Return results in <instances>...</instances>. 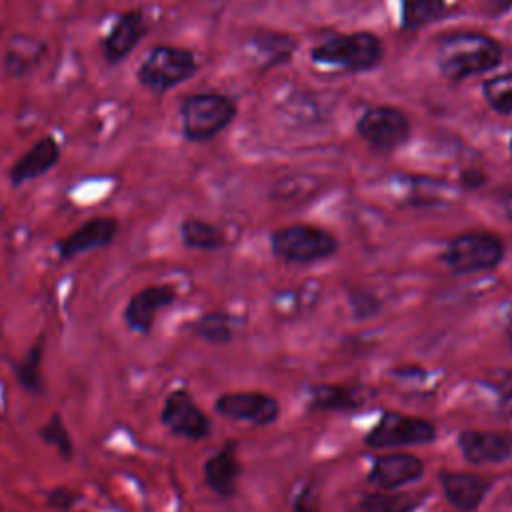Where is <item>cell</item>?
<instances>
[{
	"mask_svg": "<svg viewBox=\"0 0 512 512\" xmlns=\"http://www.w3.org/2000/svg\"><path fill=\"white\" fill-rule=\"evenodd\" d=\"M176 298H178V292L172 284H150L136 290L128 298L122 312L126 328L136 334H150L156 314L162 308L174 304Z\"/></svg>",
	"mask_w": 512,
	"mask_h": 512,
	"instance_id": "obj_11",
	"label": "cell"
},
{
	"mask_svg": "<svg viewBox=\"0 0 512 512\" xmlns=\"http://www.w3.org/2000/svg\"><path fill=\"white\" fill-rule=\"evenodd\" d=\"M180 238L184 246L194 250H218L226 244L224 230L200 218H186L180 224Z\"/></svg>",
	"mask_w": 512,
	"mask_h": 512,
	"instance_id": "obj_22",
	"label": "cell"
},
{
	"mask_svg": "<svg viewBox=\"0 0 512 512\" xmlns=\"http://www.w3.org/2000/svg\"><path fill=\"white\" fill-rule=\"evenodd\" d=\"M120 224L114 216H92L74 228L70 234L56 242V254L60 262H70L90 250L106 248L118 236Z\"/></svg>",
	"mask_w": 512,
	"mask_h": 512,
	"instance_id": "obj_10",
	"label": "cell"
},
{
	"mask_svg": "<svg viewBox=\"0 0 512 512\" xmlns=\"http://www.w3.org/2000/svg\"><path fill=\"white\" fill-rule=\"evenodd\" d=\"M204 482L206 486L220 494V496H232L236 492V480L240 476V464L236 456V444L228 442L218 452H214L204 462Z\"/></svg>",
	"mask_w": 512,
	"mask_h": 512,
	"instance_id": "obj_18",
	"label": "cell"
},
{
	"mask_svg": "<svg viewBox=\"0 0 512 512\" xmlns=\"http://www.w3.org/2000/svg\"><path fill=\"white\" fill-rule=\"evenodd\" d=\"M254 46H256V52L260 54V58L264 62H278V60H284L292 48H294V42L286 36H276V34H264V36H258L254 40Z\"/></svg>",
	"mask_w": 512,
	"mask_h": 512,
	"instance_id": "obj_28",
	"label": "cell"
},
{
	"mask_svg": "<svg viewBox=\"0 0 512 512\" xmlns=\"http://www.w3.org/2000/svg\"><path fill=\"white\" fill-rule=\"evenodd\" d=\"M382 56L380 40L368 32L332 38L314 48L312 58L322 64L340 66L348 70H364L374 66Z\"/></svg>",
	"mask_w": 512,
	"mask_h": 512,
	"instance_id": "obj_6",
	"label": "cell"
},
{
	"mask_svg": "<svg viewBox=\"0 0 512 512\" xmlns=\"http://www.w3.org/2000/svg\"><path fill=\"white\" fill-rule=\"evenodd\" d=\"M40 438L44 444L52 446L58 456L62 460H72L74 458V442H72V434L66 426V422L62 420V416L58 412L50 414L48 420L42 424L40 428Z\"/></svg>",
	"mask_w": 512,
	"mask_h": 512,
	"instance_id": "obj_24",
	"label": "cell"
},
{
	"mask_svg": "<svg viewBox=\"0 0 512 512\" xmlns=\"http://www.w3.org/2000/svg\"><path fill=\"white\" fill-rule=\"evenodd\" d=\"M82 494L70 486H56L46 494V508L56 510V512H70L76 508V504L80 502Z\"/></svg>",
	"mask_w": 512,
	"mask_h": 512,
	"instance_id": "obj_30",
	"label": "cell"
},
{
	"mask_svg": "<svg viewBox=\"0 0 512 512\" xmlns=\"http://www.w3.org/2000/svg\"><path fill=\"white\" fill-rule=\"evenodd\" d=\"M62 158V146L54 136L38 138L8 170L10 184L14 188L24 186L30 180H36L48 174Z\"/></svg>",
	"mask_w": 512,
	"mask_h": 512,
	"instance_id": "obj_14",
	"label": "cell"
},
{
	"mask_svg": "<svg viewBox=\"0 0 512 512\" xmlns=\"http://www.w3.org/2000/svg\"><path fill=\"white\" fill-rule=\"evenodd\" d=\"M192 332L210 344H226L232 340V318L224 312H208L192 324Z\"/></svg>",
	"mask_w": 512,
	"mask_h": 512,
	"instance_id": "obj_25",
	"label": "cell"
},
{
	"mask_svg": "<svg viewBox=\"0 0 512 512\" xmlns=\"http://www.w3.org/2000/svg\"><path fill=\"white\" fill-rule=\"evenodd\" d=\"M2 32H4V28H2V24H0V38H2Z\"/></svg>",
	"mask_w": 512,
	"mask_h": 512,
	"instance_id": "obj_34",
	"label": "cell"
},
{
	"mask_svg": "<svg viewBox=\"0 0 512 512\" xmlns=\"http://www.w3.org/2000/svg\"><path fill=\"white\" fill-rule=\"evenodd\" d=\"M196 58L190 50L170 44L152 46L136 70L138 84L154 96H162L196 74Z\"/></svg>",
	"mask_w": 512,
	"mask_h": 512,
	"instance_id": "obj_2",
	"label": "cell"
},
{
	"mask_svg": "<svg viewBox=\"0 0 512 512\" xmlns=\"http://www.w3.org/2000/svg\"><path fill=\"white\" fill-rule=\"evenodd\" d=\"M510 150H512V142H510Z\"/></svg>",
	"mask_w": 512,
	"mask_h": 512,
	"instance_id": "obj_35",
	"label": "cell"
},
{
	"mask_svg": "<svg viewBox=\"0 0 512 512\" xmlns=\"http://www.w3.org/2000/svg\"><path fill=\"white\" fill-rule=\"evenodd\" d=\"M484 94L492 108L502 114H512V72L488 80Z\"/></svg>",
	"mask_w": 512,
	"mask_h": 512,
	"instance_id": "obj_27",
	"label": "cell"
},
{
	"mask_svg": "<svg viewBox=\"0 0 512 512\" xmlns=\"http://www.w3.org/2000/svg\"><path fill=\"white\" fill-rule=\"evenodd\" d=\"M458 444L466 460L472 464H494L504 462L512 456L510 432L466 430L458 436Z\"/></svg>",
	"mask_w": 512,
	"mask_h": 512,
	"instance_id": "obj_16",
	"label": "cell"
},
{
	"mask_svg": "<svg viewBox=\"0 0 512 512\" xmlns=\"http://www.w3.org/2000/svg\"><path fill=\"white\" fill-rule=\"evenodd\" d=\"M42 360H44V338L40 336L26 354L14 364L16 382L28 392L40 396L44 392V376H42Z\"/></svg>",
	"mask_w": 512,
	"mask_h": 512,
	"instance_id": "obj_21",
	"label": "cell"
},
{
	"mask_svg": "<svg viewBox=\"0 0 512 512\" xmlns=\"http://www.w3.org/2000/svg\"><path fill=\"white\" fill-rule=\"evenodd\" d=\"M502 208H504L506 216L512 220V194H506V196L502 198Z\"/></svg>",
	"mask_w": 512,
	"mask_h": 512,
	"instance_id": "obj_31",
	"label": "cell"
},
{
	"mask_svg": "<svg viewBox=\"0 0 512 512\" xmlns=\"http://www.w3.org/2000/svg\"><path fill=\"white\" fill-rule=\"evenodd\" d=\"M160 422L174 436L186 440H202L210 434V418L184 388H176L166 396L160 410Z\"/></svg>",
	"mask_w": 512,
	"mask_h": 512,
	"instance_id": "obj_7",
	"label": "cell"
},
{
	"mask_svg": "<svg viewBox=\"0 0 512 512\" xmlns=\"http://www.w3.org/2000/svg\"><path fill=\"white\" fill-rule=\"evenodd\" d=\"M234 118V104L216 92H198L180 106L182 134L188 142H204L222 132Z\"/></svg>",
	"mask_w": 512,
	"mask_h": 512,
	"instance_id": "obj_3",
	"label": "cell"
},
{
	"mask_svg": "<svg viewBox=\"0 0 512 512\" xmlns=\"http://www.w3.org/2000/svg\"><path fill=\"white\" fill-rule=\"evenodd\" d=\"M360 136L378 150H392L408 136V120L396 108H372L358 122Z\"/></svg>",
	"mask_w": 512,
	"mask_h": 512,
	"instance_id": "obj_13",
	"label": "cell"
},
{
	"mask_svg": "<svg viewBox=\"0 0 512 512\" xmlns=\"http://www.w3.org/2000/svg\"><path fill=\"white\" fill-rule=\"evenodd\" d=\"M500 56V46L492 38L476 32L452 34L438 44V66L450 80L486 72L500 62Z\"/></svg>",
	"mask_w": 512,
	"mask_h": 512,
	"instance_id": "obj_1",
	"label": "cell"
},
{
	"mask_svg": "<svg viewBox=\"0 0 512 512\" xmlns=\"http://www.w3.org/2000/svg\"><path fill=\"white\" fill-rule=\"evenodd\" d=\"M502 256L504 246L494 234L468 232L446 246L442 260L456 272H482L496 268Z\"/></svg>",
	"mask_w": 512,
	"mask_h": 512,
	"instance_id": "obj_5",
	"label": "cell"
},
{
	"mask_svg": "<svg viewBox=\"0 0 512 512\" xmlns=\"http://www.w3.org/2000/svg\"><path fill=\"white\" fill-rule=\"evenodd\" d=\"M440 482L448 502L464 512L476 510L488 492V482L468 472H442Z\"/></svg>",
	"mask_w": 512,
	"mask_h": 512,
	"instance_id": "obj_19",
	"label": "cell"
},
{
	"mask_svg": "<svg viewBox=\"0 0 512 512\" xmlns=\"http://www.w3.org/2000/svg\"><path fill=\"white\" fill-rule=\"evenodd\" d=\"M420 504V498L402 492H374L366 494L358 502L360 512H412Z\"/></svg>",
	"mask_w": 512,
	"mask_h": 512,
	"instance_id": "obj_23",
	"label": "cell"
},
{
	"mask_svg": "<svg viewBox=\"0 0 512 512\" xmlns=\"http://www.w3.org/2000/svg\"><path fill=\"white\" fill-rule=\"evenodd\" d=\"M364 404V392L350 386L322 384L310 388V406L314 410H356Z\"/></svg>",
	"mask_w": 512,
	"mask_h": 512,
	"instance_id": "obj_20",
	"label": "cell"
},
{
	"mask_svg": "<svg viewBox=\"0 0 512 512\" xmlns=\"http://www.w3.org/2000/svg\"><path fill=\"white\" fill-rule=\"evenodd\" d=\"M48 44L32 34H14L6 46L2 58V76L8 80H20L30 76L46 58Z\"/></svg>",
	"mask_w": 512,
	"mask_h": 512,
	"instance_id": "obj_15",
	"label": "cell"
},
{
	"mask_svg": "<svg viewBox=\"0 0 512 512\" xmlns=\"http://www.w3.org/2000/svg\"><path fill=\"white\" fill-rule=\"evenodd\" d=\"M496 10H502V8H508L512 6V0H488Z\"/></svg>",
	"mask_w": 512,
	"mask_h": 512,
	"instance_id": "obj_32",
	"label": "cell"
},
{
	"mask_svg": "<svg viewBox=\"0 0 512 512\" xmlns=\"http://www.w3.org/2000/svg\"><path fill=\"white\" fill-rule=\"evenodd\" d=\"M412 182V202L438 204L450 196V188L436 180H410Z\"/></svg>",
	"mask_w": 512,
	"mask_h": 512,
	"instance_id": "obj_29",
	"label": "cell"
},
{
	"mask_svg": "<svg viewBox=\"0 0 512 512\" xmlns=\"http://www.w3.org/2000/svg\"><path fill=\"white\" fill-rule=\"evenodd\" d=\"M274 254L286 262L308 264L328 258L336 252V240L326 230L316 226L296 224L274 232L272 236Z\"/></svg>",
	"mask_w": 512,
	"mask_h": 512,
	"instance_id": "obj_4",
	"label": "cell"
},
{
	"mask_svg": "<svg viewBox=\"0 0 512 512\" xmlns=\"http://www.w3.org/2000/svg\"><path fill=\"white\" fill-rule=\"evenodd\" d=\"M436 430L428 420L404 416L398 412H386L372 432L366 436V444L374 448L422 444L434 440Z\"/></svg>",
	"mask_w": 512,
	"mask_h": 512,
	"instance_id": "obj_9",
	"label": "cell"
},
{
	"mask_svg": "<svg viewBox=\"0 0 512 512\" xmlns=\"http://www.w3.org/2000/svg\"><path fill=\"white\" fill-rule=\"evenodd\" d=\"M148 28V16L142 8H130L116 16L108 34L102 38L104 62L108 66H118L120 62H124L134 52V48L146 38Z\"/></svg>",
	"mask_w": 512,
	"mask_h": 512,
	"instance_id": "obj_8",
	"label": "cell"
},
{
	"mask_svg": "<svg viewBox=\"0 0 512 512\" xmlns=\"http://www.w3.org/2000/svg\"><path fill=\"white\" fill-rule=\"evenodd\" d=\"M506 334H508V340L512 342V308L508 310V316H506Z\"/></svg>",
	"mask_w": 512,
	"mask_h": 512,
	"instance_id": "obj_33",
	"label": "cell"
},
{
	"mask_svg": "<svg viewBox=\"0 0 512 512\" xmlns=\"http://www.w3.org/2000/svg\"><path fill=\"white\" fill-rule=\"evenodd\" d=\"M404 28H420L436 20L444 8V0H400Z\"/></svg>",
	"mask_w": 512,
	"mask_h": 512,
	"instance_id": "obj_26",
	"label": "cell"
},
{
	"mask_svg": "<svg viewBox=\"0 0 512 512\" xmlns=\"http://www.w3.org/2000/svg\"><path fill=\"white\" fill-rule=\"evenodd\" d=\"M422 474H424V466L416 456L406 452H392V454L378 456L374 460L368 480L378 488L392 490V488H400L410 482H416L418 478H422Z\"/></svg>",
	"mask_w": 512,
	"mask_h": 512,
	"instance_id": "obj_17",
	"label": "cell"
},
{
	"mask_svg": "<svg viewBox=\"0 0 512 512\" xmlns=\"http://www.w3.org/2000/svg\"><path fill=\"white\" fill-rule=\"evenodd\" d=\"M214 408L218 414L232 418V420H244L258 426H266L274 422L280 414V406L276 398L262 394V392H230L218 396L214 402Z\"/></svg>",
	"mask_w": 512,
	"mask_h": 512,
	"instance_id": "obj_12",
	"label": "cell"
}]
</instances>
